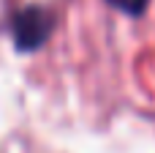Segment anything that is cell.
Wrapping results in <instances>:
<instances>
[{
  "instance_id": "obj_1",
  "label": "cell",
  "mask_w": 155,
  "mask_h": 153,
  "mask_svg": "<svg viewBox=\"0 0 155 153\" xmlns=\"http://www.w3.org/2000/svg\"><path fill=\"white\" fill-rule=\"evenodd\" d=\"M52 33V14L41 5H27L14 14L11 19V36L19 52L38 49Z\"/></svg>"
},
{
  "instance_id": "obj_2",
  "label": "cell",
  "mask_w": 155,
  "mask_h": 153,
  "mask_svg": "<svg viewBox=\"0 0 155 153\" xmlns=\"http://www.w3.org/2000/svg\"><path fill=\"white\" fill-rule=\"evenodd\" d=\"M106 3H112L114 8H120V11H125V14L136 16V14H142V11L147 8L150 0H106Z\"/></svg>"
}]
</instances>
